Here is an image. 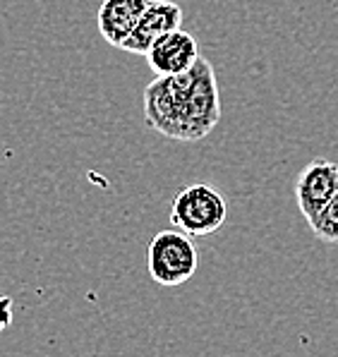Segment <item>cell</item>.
Segmentation results:
<instances>
[{"label":"cell","instance_id":"3957f363","mask_svg":"<svg viewBox=\"0 0 338 357\" xmlns=\"http://www.w3.org/2000/svg\"><path fill=\"white\" fill-rule=\"evenodd\" d=\"M197 266V247L192 243V235L183 233V230H161L149 243L146 268L159 285H166V288L183 285L194 276Z\"/></svg>","mask_w":338,"mask_h":357},{"label":"cell","instance_id":"7a4b0ae2","mask_svg":"<svg viewBox=\"0 0 338 357\" xmlns=\"http://www.w3.org/2000/svg\"><path fill=\"white\" fill-rule=\"evenodd\" d=\"M228 218L226 197L214 185L194 183L178 192L171 206V223L192 238L216 233Z\"/></svg>","mask_w":338,"mask_h":357},{"label":"cell","instance_id":"277c9868","mask_svg":"<svg viewBox=\"0 0 338 357\" xmlns=\"http://www.w3.org/2000/svg\"><path fill=\"white\" fill-rule=\"evenodd\" d=\"M338 192V163L326 158H314L298 173L295 178V202L305 218L314 221L326 202Z\"/></svg>","mask_w":338,"mask_h":357},{"label":"cell","instance_id":"6da1fadb","mask_svg":"<svg viewBox=\"0 0 338 357\" xmlns=\"http://www.w3.org/2000/svg\"><path fill=\"white\" fill-rule=\"evenodd\" d=\"M221 91L214 65L201 58L178 75H156L144 89V120L178 142L204 139L221 120Z\"/></svg>","mask_w":338,"mask_h":357},{"label":"cell","instance_id":"8992f818","mask_svg":"<svg viewBox=\"0 0 338 357\" xmlns=\"http://www.w3.org/2000/svg\"><path fill=\"white\" fill-rule=\"evenodd\" d=\"M149 68L156 75H178L190 70L199 60V43L197 38L187 31H183V26L163 34L154 46L146 53Z\"/></svg>","mask_w":338,"mask_h":357},{"label":"cell","instance_id":"ba28073f","mask_svg":"<svg viewBox=\"0 0 338 357\" xmlns=\"http://www.w3.org/2000/svg\"><path fill=\"white\" fill-rule=\"evenodd\" d=\"M309 228H312L314 238L321 240V243L338 245V192L326 202V206L317 213V218L309 221Z\"/></svg>","mask_w":338,"mask_h":357},{"label":"cell","instance_id":"5b68a950","mask_svg":"<svg viewBox=\"0 0 338 357\" xmlns=\"http://www.w3.org/2000/svg\"><path fill=\"white\" fill-rule=\"evenodd\" d=\"M183 26V8L173 0H151L135 24L132 34L125 38L120 48L135 56H146L149 48L168 31Z\"/></svg>","mask_w":338,"mask_h":357},{"label":"cell","instance_id":"52a82bcc","mask_svg":"<svg viewBox=\"0 0 338 357\" xmlns=\"http://www.w3.org/2000/svg\"><path fill=\"white\" fill-rule=\"evenodd\" d=\"M151 0H103L96 22L99 31L111 46L120 48L125 38L132 34L135 24L139 22L141 13L146 10Z\"/></svg>","mask_w":338,"mask_h":357}]
</instances>
